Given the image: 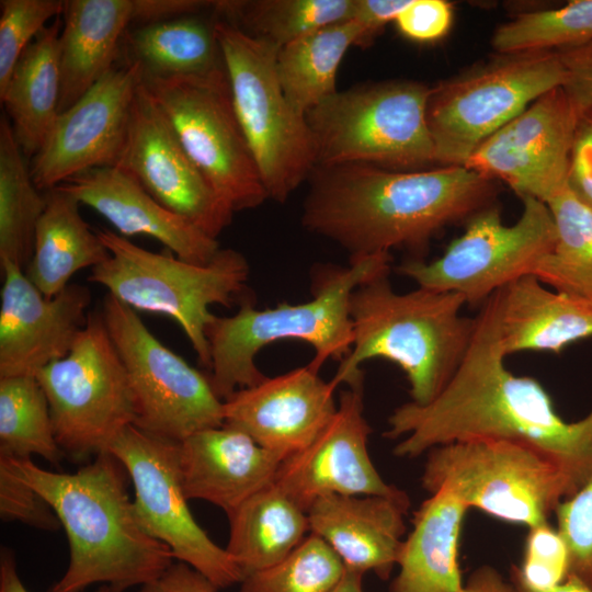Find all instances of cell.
<instances>
[{
	"label": "cell",
	"instance_id": "cell-1",
	"mask_svg": "<svg viewBox=\"0 0 592 592\" xmlns=\"http://www.w3.org/2000/svg\"><path fill=\"white\" fill-rule=\"evenodd\" d=\"M475 319L468 351L446 387L425 406L409 401L396 408L384 436L401 437L394 454L409 458L462 440L521 442L559 466L572 496L592 476V410L568 422L539 382L505 367L492 296Z\"/></svg>",
	"mask_w": 592,
	"mask_h": 592
},
{
	"label": "cell",
	"instance_id": "cell-2",
	"mask_svg": "<svg viewBox=\"0 0 592 592\" xmlns=\"http://www.w3.org/2000/svg\"><path fill=\"white\" fill-rule=\"evenodd\" d=\"M301 225L350 259L408 250L424 260L431 239L496 204L494 180L464 166L392 170L364 163L316 166Z\"/></svg>",
	"mask_w": 592,
	"mask_h": 592
},
{
	"label": "cell",
	"instance_id": "cell-3",
	"mask_svg": "<svg viewBox=\"0 0 592 592\" xmlns=\"http://www.w3.org/2000/svg\"><path fill=\"white\" fill-rule=\"evenodd\" d=\"M15 476L56 513L70 548L64 576L47 592H125L159 579L171 549L140 525L127 491L128 474L109 451L76 473H54L29 459L0 455Z\"/></svg>",
	"mask_w": 592,
	"mask_h": 592
},
{
	"label": "cell",
	"instance_id": "cell-4",
	"mask_svg": "<svg viewBox=\"0 0 592 592\" xmlns=\"http://www.w3.org/2000/svg\"><path fill=\"white\" fill-rule=\"evenodd\" d=\"M389 274L374 277L352 293L353 344L332 380L349 386L364 380L363 362L383 358L400 367L411 402H432L449 383L471 342L476 319L462 315L456 293L417 287L396 292Z\"/></svg>",
	"mask_w": 592,
	"mask_h": 592
},
{
	"label": "cell",
	"instance_id": "cell-5",
	"mask_svg": "<svg viewBox=\"0 0 592 592\" xmlns=\"http://www.w3.org/2000/svg\"><path fill=\"white\" fill-rule=\"evenodd\" d=\"M391 254L375 253L349 260V265H322L314 271L312 298L257 309L242 303L232 316H214L205 330L209 346L208 379L225 401L237 390L262 382L257 354L266 345L298 340L315 349L309 364L320 371L327 360L341 362L353 344L350 316L352 293L361 284L390 273Z\"/></svg>",
	"mask_w": 592,
	"mask_h": 592
},
{
	"label": "cell",
	"instance_id": "cell-6",
	"mask_svg": "<svg viewBox=\"0 0 592 592\" xmlns=\"http://www.w3.org/2000/svg\"><path fill=\"white\" fill-rule=\"evenodd\" d=\"M107 259L91 270L88 281L134 310L166 315L183 330L201 365L210 367L205 330L214 318L209 307L239 306L250 300V265L231 248L219 249L206 264L179 259L172 252L144 249L109 229L96 230Z\"/></svg>",
	"mask_w": 592,
	"mask_h": 592
},
{
	"label": "cell",
	"instance_id": "cell-7",
	"mask_svg": "<svg viewBox=\"0 0 592 592\" xmlns=\"http://www.w3.org/2000/svg\"><path fill=\"white\" fill-rule=\"evenodd\" d=\"M213 18L238 121L269 200L284 203L317 166L311 129L280 84V47Z\"/></svg>",
	"mask_w": 592,
	"mask_h": 592
},
{
	"label": "cell",
	"instance_id": "cell-8",
	"mask_svg": "<svg viewBox=\"0 0 592 592\" xmlns=\"http://www.w3.org/2000/svg\"><path fill=\"white\" fill-rule=\"evenodd\" d=\"M430 92L426 84L400 80L337 91L305 115L317 166L412 170L435 163L426 122Z\"/></svg>",
	"mask_w": 592,
	"mask_h": 592
},
{
	"label": "cell",
	"instance_id": "cell-9",
	"mask_svg": "<svg viewBox=\"0 0 592 592\" xmlns=\"http://www.w3.org/2000/svg\"><path fill=\"white\" fill-rule=\"evenodd\" d=\"M430 493L447 489L468 509L528 528L548 522L571 496L559 466L521 442L469 439L431 448L421 476Z\"/></svg>",
	"mask_w": 592,
	"mask_h": 592
},
{
	"label": "cell",
	"instance_id": "cell-10",
	"mask_svg": "<svg viewBox=\"0 0 592 592\" xmlns=\"http://www.w3.org/2000/svg\"><path fill=\"white\" fill-rule=\"evenodd\" d=\"M556 50L498 53L431 88L426 122L440 167L464 166L489 136L560 87Z\"/></svg>",
	"mask_w": 592,
	"mask_h": 592
},
{
	"label": "cell",
	"instance_id": "cell-11",
	"mask_svg": "<svg viewBox=\"0 0 592 592\" xmlns=\"http://www.w3.org/2000/svg\"><path fill=\"white\" fill-rule=\"evenodd\" d=\"M35 377L48 400L56 442L73 459L107 452L135 422L129 380L102 311H91L68 354Z\"/></svg>",
	"mask_w": 592,
	"mask_h": 592
},
{
	"label": "cell",
	"instance_id": "cell-12",
	"mask_svg": "<svg viewBox=\"0 0 592 592\" xmlns=\"http://www.w3.org/2000/svg\"><path fill=\"white\" fill-rule=\"evenodd\" d=\"M143 84L184 150L234 213L269 200L238 121L226 68L204 76H150Z\"/></svg>",
	"mask_w": 592,
	"mask_h": 592
},
{
	"label": "cell",
	"instance_id": "cell-13",
	"mask_svg": "<svg viewBox=\"0 0 592 592\" xmlns=\"http://www.w3.org/2000/svg\"><path fill=\"white\" fill-rule=\"evenodd\" d=\"M101 311L129 380L135 426L180 443L197 431L224 425V401L207 375L166 346L136 310L109 293Z\"/></svg>",
	"mask_w": 592,
	"mask_h": 592
},
{
	"label": "cell",
	"instance_id": "cell-14",
	"mask_svg": "<svg viewBox=\"0 0 592 592\" xmlns=\"http://www.w3.org/2000/svg\"><path fill=\"white\" fill-rule=\"evenodd\" d=\"M523 209L513 225H505L497 204L466 221L465 231L437 259H410L397 272L419 287L456 293L466 304L482 305L511 282L533 274L556 242V227L548 206L523 197Z\"/></svg>",
	"mask_w": 592,
	"mask_h": 592
},
{
	"label": "cell",
	"instance_id": "cell-15",
	"mask_svg": "<svg viewBox=\"0 0 592 592\" xmlns=\"http://www.w3.org/2000/svg\"><path fill=\"white\" fill-rule=\"evenodd\" d=\"M134 486L136 516L143 528L219 589L243 576L226 549L214 543L194 520L179 469L178 443L151 435L134 424L109 447Z\"/></svg>",
	"mask_w": 592,
	"mask_h": 592
},
{
	"label": "cell",
	"instance_id": "cell-16",
	"mask_svg": "<svg viewBox=\"0 0 592 592\" xmlns=\"http://www.w3.org/2000/svg\"><path fill=\"white\" fill-rule=\"evenodd\" d=\"M141 79L139 62L116 64L75 104L58 114L42 147L29 160L39 191L47 192L91 169L117 166Z\"/></svg>",
	"mask_w": 592,
	"mask_h": 592
},
{
	"label": "cell",
	"instance_id": "cell-17",
	"mask_svg": "<svg viewBox=\"0 0 592 592\" xmlns=\"http://www.w3.org/2000/svg\"><path fill=\"white\" fill-rule=\"evenodd\" d=\"M578 114L556 87L483 140L464 167L545 204L568 187Z\"/></svg>",
	"mask_w": 592,
	"mask_h": 592
},
{
	"label": "cell",
	"instance_id": "cell-18",
	"mask_svg": "<svg viewBox=\"0 0 592 592\" xmlns=\"http://www.w3.org/2000/svg\"><path fill=\"white\" fill-rule=\"evenodd\" d=\"M116 167L128 172L167 209L214 239L232 220L235 213L189 157L143 81Z\"/></svg>",
	"mask_w": 592,
	"mask_h": 592
},
{
	"label": "cell",
	"instance_id": "cell-19",
	"mask_svg": "<svg viewBox=\"0 0 592 592\" xmlns=\"http://www.w3.org/2000/svg\"><path fill=\"white\" fill-rule=\"evenodd\" d=\"M363 382L343 390L326 428L278 466L274 483L306 512L326 494L388 496L400 490L386 483L371 460Z\"/></svg>",
	"mask_w": 592,
	"mask_h": 592
},
{
	"label": "cell",
	"instance_id": "cell-20",
	"mask_svg": "<svg viewBox=\"0 0 592 592\" xmlns=\"http://www.w3.org/2000/svg\"><path fill=\"white\" fill-rule=\"evenodd\" d=\"M0 265V378L35 376L68 354L88 320L92 295L84 285L69 284L47 297L22 267L10 261Z\"/></svg>",
	"mask_w": 592,
	"mask_h": 592
},
{
	"label": "cell",
	"instance_id": "cell-21",
	"mask_svg": "<svg viewBox=\"0 0 592 592\" xmlns=\"http://www.w3.org/2000/svg\"><path fill=\"white\" fill-rule=\"evenodd\" d=\"M339 385L309 363L237 390L224 401V424L283 459L307 447L333 418Z\"/></svg>",
	"mask_w": 592,
	"mask_h": 592
},
{
	"label": "cell",
	"instance_id": "cell-22",
	"mask_svg": "<svg viewBox=\"0 0 592 592\" xmlns=\"http://www.w3.org/2000/svg\"><path fill=\"white\" fill-rule=\"evenodd\" d=\"M410 499L388 496L326 494L308 509L310 533L322 538L345 568L387 580L398 565Z\"/></svg>",
	"mask_w": 592,
	"mask_h": 592
},
{
	"label": "cell",
	"instance_id": "cell-23",
	"mask_svg": "<svg viewBox=\"0 0 592 592\" xmlns=\"http://www.w3.org/2000/svg\"><path fill=\"white\" fill-rule=\"evenodd\" d=\"M59 187L106 218L121 236L151 237L179 259L206 264L220 249L217 239L167 209L118 167L81 172Z\"/></svg>",
	"mask_w": 592,
	"mask_h": 592
},
{
	"label": "cell",
	"instance_id": "cell-24",
	"mask_svg": "<svg viewBox=\"0 0 592 592\" xmlns=\"http://www.w3.org/2000/svg\"><path fill=\"white\" fill-rule=\"evenodd\" d=\"M178 458L187 500L210 502L227 515L274 483L283 460L226 424L197 431L178 443Z\"/></svg>",
	"mask_w": 592,
	"mask_h": 592
},
{
	"label": "cell",
	"instance_id": "cell-25",
	"mask_svg": "<svg viewBox=\"0 0 592 592\" xmlns=\"http://www.w3.org/2000/svg\"><path fill=\"white\" fill-rule=\"evenodd\" d=\"M505 356L522 351L560 353L592 337V301L522 276L492 295Z\"/></svg>",
	"mask_w": 592,
	"mask_h": 592
},
{
	"label": "cell",
	"instance_id": "cell-26",
	"mask_svg": "<svg viewBox=\"0 0 592 592\" xmlns=\"http://www.w3.org/2000/svg\"><path fill=\"white\" fill-rule=\"evenodd\" d=\"M133 0H66L59 35V113L75 104L117 62L132 25Z\"/></svg>",
	"mask_w": 592,
	"mask_h": 592
},
{
	"label": "cell",
	"instance_id": "cell-27",
	"mask_svg": "<svg viewBox=\"0 0 592 592\" xmlns=\"http://www.w3.org/2000/svg\"><path fill=\"white\" fill-rule=\"evenodd\" d=\"M468 508L447 489L414 512L389 592H460L459 537Z\"/></svg>",
	"mask_w": 592,
	"mask_h": 592
},
{
	"label": "cell",
	"instance_id": "cell-28",
	"mask_svg": "<svg viewBox=\"0 0 592 592\" xmlns=\"http://www.w3.org/2000/svg\"><path fill=\"white\" fill-rule=\"evenodd\" d=\"M61 29L59 15L24 50L0 92L14 137L29 160L42 147L59 114Z\"/></svg>",
	"mask_w": 592,
	"mask_h": 592
},
{
	"label": "cell",
	"instance_id": "cell-29",
	"mask_svg": "<svg viewBox=\"0 0 592 592\" xmlns=\"http://www.w3.org/2000/svg\"><path fill=\"white\" fill-rule=\"evenodd\" d=\"M46 206L37 224L27 278L47 297L69 285L79 271L94 269L110 252L81 217L80 202L59 186L45 193Z\"/></svg>",
	"mask_w": 592,
	"mask_h": 592
},
{
	"label": "cell",
	"instance_id": "cell-30",
	"mask_svg": "<svg viewBox=\"0 0 592 592\" xmlns=\"http://www.w3.org/2000/svg\"><path fill=\"white\" fill-rule=\"evenodd\" d=\"M227 516L229 540L225 549L243 578L286 558L310 533L307 512L275 483Z\"/></svg>",
	"mask_w": 592,
	"mask_h": 592
},
{
	"label": "cell",
	"instance_id": "cell-31",
	"mask_svg": "<svg viewBox=\"0 0 592 592\" xmlns=\"http://www.w3.org/2000/svg\"><path fill=\"white\" fill-rule=\"evenodd\" d=\"M119 56L139 62L143 73L150 76H204L225 69L213 16L133 26L124 35Z\"/></svg>",
	"mask_w": 592,
	"mask_h": 592
},
{
	"label": "cell",
	"instance_id": "cell-32",
	"mask_svg": "<svg viewBox=\"0 0 592 592\" xmlns=\"http://www.w3.org/2000/svg\"><path fill=\"white\" fill-rule=\"evenodd\" d=\"M362 37L358 23L350 20L319 29L278 49L277 78L296 111L306 115L338 91L339 66L350 47H361Z\"/></svg>",
	"mask_w": 592,
	"mask_h": 592
},
{
	"label": "cell",
	"instance_id": "cell-33",
	"mask_svg": "<svg viewBox=\"0 0 592 592\" xmlns=\"http://www.w3.org/2000/svg\"><path fill=\"white\" fill-rule=\"evenodd\" d=\"M7 115L0 117V262L26 269L46 195L35 185Z\"/></svg>",
	"mask_w": 592,
	"mask_h": 592
},
{
	"label": "cell",
	"instance_id": "cell-34",
	"mask_svg": "<svg viewBox=\"0 0 592 592\" xmlns=\"http://www.w3.org/2000/svg\"><path fill=\"white\" fill-rule=\"evenodd\" d=\"M355 0H216L213 16L282 47L353 18Z\"/></svg>",
	"mask_w": 592,
	"mask_h": 592
},
{
	"label": "cell",
	"instance_id": "cell-35",
	"mask_svg": "<svg viewBox=\"0 0 592 592\" xmlns=\"http://www.w3.org/2000/svg\"><path fill=\"white\" fill-rule=\"evenodd\" d=\"M546 205L557 238L532 275L554 291L592 301V209L569 187Z\"/></svg>",
	"mask_w": 592,
	"mask_h": 592
},
{
	"label": "cell",
	"instance_id": "cell-36",
	"mask_svg": "<svg viewBox=\"0 0 592 592\" xmlns=\"http://www.w3.org/2000/svg\"><path fill=\"white\" fill-rule=\"evenodd\" d=\"M54 465L64 457L54 433L47 397L35 376L0 378V455Z\"/></svg>",
	"mask_w": 592,
	"mask_h": 592
},
{
	"label": "cell",
	"instance_id": "cell-37",
	"mask_svg": "<svg viewBox=\"0 0 592 592\" xmlns=\"http://www.w3.org/2000/svg\"><path fill=\"white\" fill-rule=\"evenodd\" d=\"M592 41V0L525 12L500 25L491 44L498 53L558 50Z\"/></svg>",
	"mask_w": 592,
	"mask_h": 592
},
{
	"label": "cell",
	"instance_id": "cell-38",
	"mask_svg": "<svg viewBox=\"0 0 592 592\" xmlns=\"http://www.w3.org/2000/svg\"><path fill=\"white\" fill-rule=\"evenodd\" d=\"M343 570L332 548L309 533L286 558L246 576L239 592H329Z\"/></svg>",
	"mask_w": 592,
	"mask_h": 592
},
{
	"label": "cell",
	"instance_id": "cell-39",
	"mask_svg": "<svg viewBox=\"0 0 592 592\" xmlns=\"http://www.w3.org/2000/svg\"><path fill=\"white\" fill-rule=\"evenodd\" d=\"M64 8L62 0L0 1V92L24 50Z\"/></svg>",
	"mask_w": 592,
	"mask_h": 592
},
{
	"label": "cell",
	"instance_id": "cell-40",
	"mask_svg": "<svg viewBox=\"0 0 592 592\" xmlns=\"http://www.w3.org/2000/svg\"><path fill=\"white\" fill-rule=\"evenodd\" d=\"M569 550L557 527L548 522L528 528L521 566H512L519 578L536 590L551 589L569 577Z\"/></svg>",
	"mask_w": 592,
	"mask_h": 592
},
{
	"label": "cell",
	"instance_id": "cell-41",
	"mask_svg": "<svg viewBox=\"0 0 592 592\" xmlns=\"http://www.w3.org/2000/svg\"><path fill=\"white\" fill-rule=\"evenodd\" d=\"M555 514L569 550V576L592 589V476L558 504Z\"/></svg>",
	"mask_w": 592,
	"mask_h": 592
},
{
	"label": "cell",
	"instance_id": "cell-42",
	"mask_svg": "<svg viewBox=\"0 0 592 592\" xmlns=\"http://www.w3.org/2000/svg\"><path fill=\"white\" fill-rule=\"evenodd\" d=\"M0 515L39 530L55 531L61 524L49 504L0 459Z\"/></svg>",
	"mask_w": 592,
	"mask_h": 592
},
{
	"label": "cell",
	"instance_id": "cell-43",
	"mask_svg": "<svg viewBox=\"0 0 592 592\" xmlns=\"http://www.w3.org/2000/svg\"><path fill=\"white\" fill-rule=\"evenodd\" d=\"M452 21L453 8L445 0H410L395 20L400 33L417 42L444 37Z\"/></svg>",
	"mask_w": 592,
	"mask_h": 592
},
{
	"label": "cell",
	"instance_id": "cell-44",
	"mask_svg": "<svg viewBox=\"0 0 592 592\" xmlns=\"http://www.w3.org/2000/svg\"><path fill=\"white\" fill-rule=\"evenodd\" d=\"M569 190L592 209V107L578 115L568 170Z\"/></svg>",
	"mask_w": 592,
	"mask_h": 592
},
{
	"label": "cell",
	"instance_id": "cell-45",
	"mask_svg": "<svg viewBox=\"0 0 592 592\" xmlns=\"http://www.w3.org/2000/svg\"><path fill=\"white\" fill-rule=\"evenodd\" d=\"M556 53L563 68L561 88L579 115L592 107V41Z\"/></svg>",
	"mask_w": 592,
	"mask_h": 592
},
{
	"label": "cell",
	"instance_id": "cell-46",
	"mask_svg": "<svg viewBox=\"0 0 592 592\" xmlns=\"http://www.w3.org/2000/svg\"><path fill=\"white\" fill-rule=\"evenodd\" d=\"M214 1L205 0H133L132 25L140 26L197 15L213 9Z\"/></svg>",
	"mask_w": 592,
	"mask_h": 592
},
{
	"label": "cell",
	"instance_id": "cell-47",
	"mask_svg": "<svg viewBox=\"0 0 592 592\" xmlns=\"http://www.w3.org/2000/svg\"><path fill=\"white\" fill-rule=\"evenodd\" d=\"M409 2L410 0H355L352 20L358 23L363 31L361 47H368Z\"/></svg>",
	"mask_w": 592,
	"mask_h": 592
},
{
	"label": "cell",
	"instance_id": "cell-48",
	"mask_svg": "<svg viewBox=\"0 0 592 592\" xmlns=\"http://www.w3.org/2000/svg\"><path fill=\"white\" fill-rule=\"evenodd\" d=\"M218 588L189 565L174 561L156 581L140 592H217Z\"/></svg>",
	"mask_w": 592,
	"mask_h": 592
},
{
	"label": "cell",
	"instance_id": "cell-49",
	"mask_svg": "<svg viewBox=\"0 0 592 592\" xmlns=\"http://www.w3.org/2000/svg\"><path fill=\"white\" fill-rule=\"evenodd\" d=\"M460 592H516L513 583L491 566L475 569Z\"/></svg>",
	"mask_w": 592,
	"mask_h": 592
},
{
	"label": "cell",
	"instance_id": "cell-50",
	"mask_svg": "<svg viewBox=\"0 0 592 592\" xmlns=\"http://www.w3.org/2000/svg\"><path fill=\"white\" fill-rule=\"evenodd\" d=\"M0 592H29L19 577L14 553L7 547L0 553Z\"/></svg>",
	"mask_w": 592,
	"mask_h": 592
},
{
	"label": "cell",
	"instance_id": "cell-51",
	"mask_svg": "<svg viewBox=\"0 0 592 592\" xmlns=\"http://www.w3.org/2000/svg\"><path fill=\"white\" fill-rule=\"evenodd\" d=\"M510 581L516 592H592L585 583L573 576H569L562 583L547 590H536L524 583L514 571H510Z\"/></svg>",
	"mask_w": 592,
	"mask_h": 592
},
{
	"label": "cell",
	"instance_id": "cell-52",
	"mask_svg": "<svg viewBox=\"0 0 592 592\" xmlns=\"http://www.w3.org/2000/svg\"><path fill=\"white\" fill-rule=\"evenodd\" d=\"M363 576L361 571L344 567L341 578L329 592H364Z\"/></svg>",
	"mask_w": 592,
	"mask_h": 592
}]
</instances>
